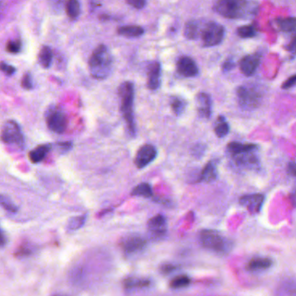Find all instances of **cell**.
Here are the masks:
<instances>
[{
    "label": "cell",
    "instance_id": "cell-9",
    "mask_svg": "<svg viewBox=\"0 0 296 296\" xmlns=\"http://www.w3.org/2000/svg\"><path fill=\"white\" fill-rule=\"evenodd\" d=\"M157 149L152 145L147 144L142 146L137 152L136 156L134 158V164L137 168L143 169L151 164L153 160L156 159Z\"/></svg>",
    "mask_w": 296,
    "mask_h": 296
},
{
    "label": "cell",
    "instance_id": "cell-1",
    "mask_svg": "<svg viewBox=\"0 0 296 296\" xmlns=\"http://www.w3.org/2000/svg\"><path fill=\"white\" fill-rule=\"evenodd\" d=\"M88 66L91 76L97 80H103L110 75L112 71L113 58L111 53L105 45H100L94 50Z\"/></svg>",
    "mask_w": 296,
    "mask_h": 296
},
{
    "label": "cell",
    "instance_id": "cell-18",
    "mask_svg": "<svg viewBox=\"0 0 296 296\" xmlns=\"http://www.w3.org/2000/svg\"><path fill=\"white\" fill-rule=\"evenodd\" d=\"M217 179V169L216 163L215 161H209L207 164L204 165V168L199 175L198 181L205 182V183H212Z\"/></svg>",
    "mask_w": 296,
    "mask_h": 296
},
{
    "label": "cell",
    "instance_id": "cell-8",
    "mask_svg": "<svg viewBox=\"0 0 296 296\" xmlns=\"http://www.w3.org/2000/svg\"><path fill=\"white\" fill-rule=\"evenodd\" d=\"M46 122L49 130L58 134L65 132L68 126V120L65 114L57 108H51L49 110Z\"/></svg>",
    "mask_w": 296,
    "mask_h": 296
},
{
    "label": "cell",
    "instance_id": "cell-44",
    "mask_svg": "<svg viewBox=\"0 0 296 296\" xmlns=\"http://www.w3.org/2000/svg\"><path fill=\"white\" fill-rule=\"evenodd\" d=\"M58 147L63 152H68L72 148L73 143L72 142H62V143H58Z\"/></svg>",
    "mask_w": 296,
    "mask_h": 296
},
{
    "label": "cell",
    "instance_id": "cell-47",
    "mask_svg": "<svg viewBox=\"0 0 296 296\" xmlns=\"http://www.w3.org/2000/svg\"><path fill=\"white\" fill-rule=\"evenodd\" d=\"M292 199L294 204H296V188L294 190V192L292 193Z\"/></svg>",
    "mask_w": 296,
    "mask_h": 296
},
{
    "label": "cell",
    "instance_id": "cell-35",
    "mask_svg": "<svg viewBox=\"0 0 296 296\" xmlns=\"http://www.w3.org/2000/svg\"><path fill=\"white\" fill-rule=\"evenodd\" d=\"M205 149H206V148H205V146H204V145H196L194 148H192V156L195 157V158H197V159H199V158L203 156V154L204 153Z\"/></svg>",
    "mask_w": 296,
    "mask_h": 296
},
{
    "label": "cell",
    "instance_id": "cell-20",
    "mask_svg": "<svg viewBox=\"0 0 296 296\" xmlns=\"http://www.w3.org/2000/svg\"><path fill=\"white\" fill-rule=\"evenodd\" d=\"M273 264V261L270 258L267 257H256L253 258L248 262L247 268L249 270H262V269H267L269 268Z\"/></svg>",
    "mask_w": 296,
    "mask_h": 296
},
{
    "label": "cell",
    "instance_id": "cell-42",
    "mask_svg": "<svg viewBox=\"0 0 296 296\" xmlns=\"http://www.w3.org/2000/svg\"><path fill=\"white\" fill-rule=\"evenodd\" d=\"M234 67H235V63L232 60L229 59V60L224 62L223 66H222V68H223V71H224V72H228V71H230L231 69H233Z\"/></svg>",
    "mask_w": 296,
    "mask_h": 296
},
{
    "label": "cell",
    "instance_id": "cell-6",
    "mask_svg": "<svg viewBox=\"0 0 296 296\" xmlns=\"http://www.w3.org/2000/svg\"><path fill=\"white\" fill-rule=\"evenodd\" d=\"M224 37V28L221 24L209 23L202 32V39L205 47H212L220 44Z\"/></svg>",
    "mask_w": 296,
    "mask_h": 296
},
{
    "label": "cell",
    "instance_id": "cell-28",
    "mask_svg": "<svg viewBox=\"0 0 296 296\" xmlns=\"http://www.w3.org/2000/svg\"><path fill=\"white\" fill-rule=\"evenodd\" d=\"M66 12L68 16L75 19L80 15L81 8L80 4L78 0H68L66 4Z\"/></svg>",
    "mask_w": 296,
    "mask_h": 296
},
{
    "label": "cell",
    "instance_id": "cell-11",
    "mask_svg": "<svg viewBox=\"0 0 296 296\" xmlns=\"http://www.w3.org/2000/svg\"><path fill=\"white\" fill-rule=\"evenodd\" d=\"M177 70L184 77H195L198 74L197 65L189 56L180 57L177 63Z\"/></svg>",
    "mask_w": 296,
    "mask_h": 296
},
{
    "label": "cell",
    "instance_id": "cell-36",
    "mask_svg": "<svg viewBox=\"0 0 296 296\" xmlns=\"http://www.w3.org/2000/svg\"><path fill=\"white\" fill-rule=\"evenodd\" d=\"M296 85V75L290 76L287 80L285 81L281 85V88L283 89H288V88H293L294 86Z\"/></svg>",
    "mask_w": 296,
    "mask_h": 296
},
{
    "label": "cell",
    "instance_id": "cell-21",
    "mask_svg": "<svg viewBox=\"0 0 296 296\" xmlns=\"http://www.w3.org/2000/svg\"><path fill=\"white\" fill-rule=\"evenodd\" d=\"M50 148H51V146L49 144L39 146L29 153V158L32 163L37 164L44 160L45 156L47 155V153L49 152Z\"/></svg>",
    "mask_w": 296,
    "mask_h": 296
},
{
    "label": "cell",
    "instance_id": "cell-12",
    "mask_svg": "<svg viewBox=\"0 0 296 296\" xmlns=\"http://www.w3.org/2000/svg\"><path fill=\"white\" fill-rule=\"evenodd\" d=\"M261 56L259 54H253L245 56L241 59L239 68L244 76H252L260 64Z\"/></svg>",
    "mask_w": 296,
    "mask_h": 296
},
{
    "label": "cell",
    "instance_id": "cell-26",
    "mask_svg": "<svg viewBox=\"0 0 296 296\" xmlns=\"http://www.w3.org/2000/svg\"><path fill=\"white\" fill-rule=\"evenodd\" d=\"M132 196L143 197H152V187L148 183H141L138 184L134 188L132 189L131 192Z\"/></svg>",
    "mask_w": 296,
    "mask_h": 296
},
{
    "label": "cell",
    "instance_id": "cell-39",
    "mask_svg": "<svg viewBox=\"0 0 296 296\" xmlns=\"http://www.w3.org/2000/svg\"><path fill=\"white\" fill-rule=\"evenodd\" d=\"M22 86H23V88L27 89V90H30V89H32V88H33L32 78H31V76H30V75H28V74H26V75L24 76V78H23V80H22Z\"/></svg>",
    "mask_w": 296,
    "mask_h": 296
},
{
    "label": "cell",
    "instance_id": "cell-14",
    "mask_svg": "<svg viewBox=\"0 0 296 296\" xmlns=\"http://www.w3.org/2000/svg\"><path fill=\"white\" fill-rule=\"evenodd\" d=\"M197 113L202 118L210 119L212 117V102L211 96L208 94L200 92L196 97Z\"/></svg>",
    "mask_w": 296,
    "mask_h": 296
},
{
    "label": "cell",
    "instance_id": "cell-23",
    "mask_svg": "<svg viewBox=\"0 0 296 296\" xmlns=\"http://www.w3.org/2000/svg\"><path fill=\"white\" fill-rule=\"evenodd\" d=\"M118 34L126 37H138L143 35L144 30L138 25H124L118 29Z\"/></svg>",
    "mask_w": 296,
    "mask_h": 296
},
{
    "label": "cell",
    "instance_id": "cell-40",
    "mask_svg": "<svg viewBox=\"0 0 296 296\" xmlns=\"http://www.w3.org/2000/svg\"><path fill=\"white\" fill-rule=\"evenodd\" d=\"M128 4L136 9H142L145 6V0H127Z\"/></svg>",
    "mask_w": 296,
    "mask_h": 296
},
{
    "label": "cell",
    "instance_id": "cell-43",
    "mask_svg": "<svg viewBox=\"0 0 296 296\" xmlns=\"http://www.w3.org/2000/svg\"><path fill=\"white\" fill-rule=\"evenodd\" d=\"M288 172L289 175L295 177L296 179V162L291 161L288 163Z\"/></svg>",
    "mask_w": 296,
    "mask_h": 296
},
{
    "label": "cell",
    "instance_id": "cell-15",
    "mask_svg": "<svg viewBox=\"0 0 296 296\" xmlns=\"http://www.w3.org/2000/svg\"><path fill=\"white\" fill-rule=\"evenodd\" d=\"M148 230L152 236L161 237L166 232L167 223L163 215L159 214L152 217L148 223Z\"/></svg>",
    "mask_w": 296,
    "mask_h": 296
},
{
    "label": "cell",
    "instance_id": "cell-31",
    "mask_svg": "<svg viewBox=\"0 0 296 296\" xmlns=\"http://www.w3.org/2000/svg\"><path fill=\"white\" fill-rule=\"evenodd\" d=\"M0 206L10 212H16L18 210L16 204L11 199V197L4 194H0Z\"/></svg>",
    "mask_w": 296,
    "mask_h": 296
},
{
    "label": "cell",
    "instance_id": "cell-24",
    "mask_svg": "<svg viewBox=\"0 0 296 296\" xmlns=\"http://www.w3.org/2000/svg\"><path fill=\"white\" fill-rule=\"evenodd\" d=\"M170 106L172 108V112L174 113L177 116H180L184 112L187 106V102L182 97L174 96L170 98Z\"/></svg>",
    "mask_w": 296,
    "mask_h": 296
},
{
    "label": "cell",
    "instance_id": "cell-45",
    "mask_svg": "<svg viewBox=\"0 0 296 296\" xmlns=\"http://www.w3.org/2000/svg\"><path fill=\"white\" fill-rule=\"evenodd\" d=\"M154 201H156L158 203H160V204H164V205H166V206H170V204H172L169 199H164V198H162V197H160V198H155L154 197Z\"/></svg>",
    "mask_w": 296,
    "mask_h": 296
},
{
    "label": "cell",
    "instance_id": "cell-25",
    "mask_svg": "<svg viewBox=\"0 0 296 296\" xmlns=\"http://www.w3.org/2000/svg\"><path fill=\"white\" fill-rule=\"evenodd\" d=\"M214 131L218 138H224L230 132V125L224 116H219L216 120Z\"/></svg>",
    "mask_w": 296,
    "mask_h": 296
},
{
    "label": "cell",
    "instance_id": "cell-3",
    "mask_svg": "<svg viewBox=\"0 0 296 296\" xmlns=\"http://www.w3.org/2000/svg\"><path fill=\"white\" fill-rule=\"evenodd\" d=\"M264 90L256 84L242 85L236 89L238 104L247 111L259 108L264 99Z\"/></svg>",
    "mask_w": 296,
    "mask_h": 296
},
{
    "label": "cell",
    "instance_id": "cell-41",
    "mask_svg": "<svg viewBox=\"0 0 296 296\" xmlns=\"http://www.w3.org/2000/svg\"><path fill=\"white\" fill-rule=\"evenodd\" d=\"M287 50H288V52L291 53V54H294V55H296V36H294L291 41H290V43L287 45Z\"/></svg>",
    "mask_w": 296,
    "mask_h": 296
},
{
    "label": "cell",
    "instance_id": "cell-29",
    "mask_svg": "<svg viewBox=\"0 0 296 296\" xmlns=\"http://www.w3.org/2000/svg\"><path fill=\"white\" fill-rule=\"evenodd\" d=\"M198 35V28L197 24L194 21H190L185 24L184 27V36L188 39H196Z\"/></svg>",
    "mask_w": 296,
    "mask_h": 296
},
{
    "label": "cell",
    "instance_id": "cell-10",
    "mask_svg": "<svg viewBox=\"0 0 296 296\" xmlns=\"http://www.w3.org/2000/svg\"><path fill=\"white\" fill-rule=\"evenodd\" d=\"M257 150L242 152L232 157L236 165L245 169H258L260 166V160L257 154Z\"/></svg>",
    "mask_w": 296,
    "mask_h": 296
},
{
    "label": "cell",
    "instance_id": "cell-30",
    "mask_svg": "<svg viewBox=\"0 0 296 296\" xmlns=\"http://www.w3.org/2000/svg\"><path fill=\"white\" fill-rule=\"evenodd\" d=\"M190 283H191V279L189 276H179L172 280L170 286H171V288H174V289H179V288L187 287Z\"/></svg>",
    "mask_w": 296,
    "mask_h": 296
},
{
    "label": "cell",
    "instance_id": "cell-34",
    "mask_svg": "<svg viewBox=\"0 0 296 296\" xmlns=\"http://www.w3.org/2000/svg\"><path fill=\"white\" fill-rule=\"evenodd\" d=\"M86 218H87L86 215L74 216V217H72V218L69 220V222H68V229L74 230H77V229L81 228V227L85 224Z\"/></svg>",
    "mask_w": 296,
    "mask_h": 296
},
{
    "label": "cell",
    "instance_id": "cell-4",
    "mask_svg": "<svg viewBox=\"0 0 296 296\" xmlns=\"http://www.w3.org/2000/svg\"><path fill=\"white\" fill-rule=\"evenodd\" d=\"M214 10L229 19H239L248 13L249 5L246 0H216Z\"/></svg>",
    "mask_w": 296,
    "mask_h": 296
},
{
    "label": "cell",
    "instance_id": "cell-16",
    "mask_svg": "<svg viewBox=\"0 0 296 296\" xmlns=\"http://www.w3.org/2000/svg\"><path fill=\"white\" fill-rule=\"evenodd\" d=\"M147 245V241L139 236H128L122 242V248L128 254L138 252L142 250Z\"/></svg>",
    "mask_w": 296,
    "mask_h": 296
},
{
    "label": "cell",
    "instance_id": "cell-7",
    "mask_svg": "<svg viewBox=\"0 0 296 296\" xmlns=\"http://www.w3.org/2000/svg\"><path fill=\"white\" fill-rule=\"evenodd\" d=\"M1 139L6 144H16L19 147L24 144V137L20 127L15 120H8L4 124L1 132Z\"/></svg>",
    "mask_w": 296,
    "mask_h": 296
},
{
    "label": "cell",
    "instance_id": "cell-17",
    "mask_svg": "<svg viewBox=\"0 0 296 296\" xmlns=\"http://www.w3.org/2000/svg\"><path fill=\"white\" fill-rule=\"evenodd\" d=\"M161 84V66L160 63L152 64L148 71V88L151 90H156Z\"/></svg>",
    "mask_w": 296,
    "mask_h": 296
},
{
    "label": "cell",
    "instance_id": "cell-27",
    "mask_svg": "<svg viewBox=\"0 0 296 296\" xmlns=\"http://www.w3.org/2000/svg\"><path fill=\"white\" fill-rule=\"evenodd\" d=\"M39 62L44 68H47L50 66L52 62V51L50 48L44 46L39 53Z\"/></svg>",
    "mask_w": 296,
    "mask_h": 296
},
{
    "label": "cell",
    "instance_id": "cell-46",
    "mask_svg": "<svg viewBox=\"0 0 296 296\" xmlns=\"http://www.w3.org/2000/svg\"><path fill=\"white\" fill-rule=\"evenodd\" d=\"M5 244H6L5 236H4V233H3V231L0 229V247H3Z\"/></svg>",
    "mask_w": 296,
    "mask_h": 296
},
{
    "label": "cell",
    "instance_id": "cell-19",
    "mask_svg": "<svg viewBox=\"0 0 296 296\" xmlns=\"http://www.w3.org/2000/svg\"><path fill=\"white\" fill-rule=\"evenodd\" d=\"M258 149L257 145L253 143H240V142H230L227 146V150L230 156H234L242 152H248Z\"/></svg>",
    "mask_w": 296,
    "mask_h": 296
},
{
    "label": "cell",
    "instance_id": "cell-33",
    "mask_svg": "<svg viewBox=\"0 0 296 296\" xmlns=\"http://www.w3.org/2000/svg\"><path fill=\"white\" fill-rule=\"evenodd\" d=\"M126 288H142L149 285V281L147 280H139L134 278H128L124 281Z\"/></svg>",
    "mask_w": 296,
    "mask_h": 296
},
{
    "label": "cell",
    "instance_id": "cell-22",
    "mask_svg": "<svg viewBox=\"0 0 296 296\" xmlns=\"http://www.w3.org/2000/svg\"><path fill=\"white\" fill-rule=\"evenodd\" d=\"M277 28L283 32H292L296 30V17H278L276 19Z\"/></svg>",
    "mask_w": 296,
    "mask_h": 296
},
{
    "label": "cell",
    "instance_id": "cell-13",
    "mask_svg": "<svg viewBox=\"0 0 296 296\" xmlns=\"http://www.w3.org/2000/svg\"><path fill=\"white\" fill-rule=\"evenodd\" d=\"M264 202V196L263 194H249L243 196L239 200L242 206H244L251 213H258L263 207Z\"/></svg>",
    "mask_w": 296,
    "mask_h": 296
},
{
    "label": "cell",
    "instance_id": "cell-38",
    "mask_svg": "<svg viewBox=\"0 0 296 296\" xmlns=\"http://www.w3.org/2000/svg\"><path fill=\"white\" fill-rule=\"evenodd\" d=\"M0 69L3 72L5 73L6 75H8V76H12L15 72V68L14 67H12V66L8 65V64H4V63H1L0 64Z\"/></svg>",
    "mask_w": 296,
    "mask_h": 296
},
{
    "label": "cell",
    "instance_id": "cell-32",
    "mask_svg": "<svg viewBox=\"0 0 296 296\" xmlns=\"http://www.w3.org/2000/svg\"><path fill=\"white\" fill-rule=\"evenodd\" d=\"M237 34L242 38H251L256 35V29L252 25H244L238 28Z\"/></svg>",
    "mask_w": 296,
    "mask_h": 296
},
{
    "label": "cell",
    "instance_id": "cell-37",
    "mask_svg": "<svg viewBox=\"0 0 296 296\" xmlns=\"http://www.w3.org/2000/svg\"><path fill=\"white\" fill-rule=\"evenodd\" d=\"M7 50L11 53L19 52L20 44L18 42H9L7 44Z\"/></svg>",
    "mask_w": 296,
    "mask_h": 296
},
{
    "label": "cell",
    "instance_id": "cell-5",
    "mask_svg": "<svg viewBox=\"0 0 296 296\" xmlns=\"http://www.w3.org/2000/svg\"><path fill=\"white\" fill-rule=\"evenodd\" d=\"M202 246L215 252H224L230 248V243L220 233L213 230H204L199 234Z\"/></svg>",
    "mask_w": 296,
    "mask_h": 296
},
{
    "label": "cell",
    "instance_id": "cell-2",
    "mask_svg": "<svg viewBox=\"0 0 296 296\" xmlns=\"http://www.w3.org/2000/svg\"><path fill=\"white\" fill-rule=\"evenodd\" d=\"M120 99V111L124 118L130 135H135L136 127L133 117V101H134V86L131 82H125L119 87Z\"/></svg>",
    "mask_w": 296,
    "mask_h": 296
}]
</instances>
